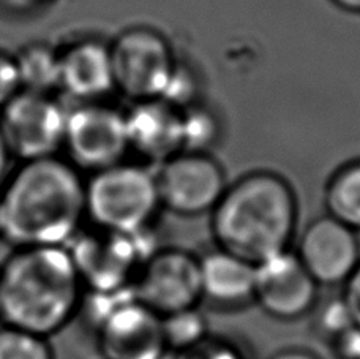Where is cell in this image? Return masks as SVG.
I'll list each match as a JSON object with an SVG mask.
<instances>
[{
  "label": "cell",
  "mask_w": 360,
  "mask_h": 359,
  "mask_svg": "<svg viewBox=\"0 0 360 359\" xmlns=\"http://www.w3.org/2000/svg\"><path fill=\"white\" fill-rule=\"evenodd\" d=\"M84 217L86 181L60 156L19 162L0 185V232L16 247H65Z\"/></svg>",
  "instance_id": "1"
},
{
  "label": "cell",
  "mask_w": 360,
  "mask_h": 359,
  "mask_svg": "<svg viewBox=\"0 0 360 359\" xmlns=\"http://www.w3.org/2000/svg\"><path fill=\"white\" fill-rule=\"evenodd\" d=\"M210 214L215 246L258 265L291 248L299 204L285 177L253 171L228 185Z\"/></svg>",
  "instance_id": "2"
},
{
  "label": "cell",
  "mask_w": 360,
  "mask_h": 359,
  "mask_svg": "<svg viewBox=\"0 0 360 359\" xmlns=\"http://www.w3.org/2000/svg\"><path fill=\"white\" fill-rule=\"evenodd\" d=\"M82 291L67 247H18L0 269V317L11 328L48 337L76 315Z\"/></svg>",
  "instance_id": "3"
},
{
  "label": "cell",
  "mask_w": 360,
  "mask_h": 359,
  "mask_svg": "<svg viewBox=\"0 0 360 359\" xmlns=\"http://www.w3.org/2000/svg\"><path fill=\"white\" fill-rule=\"evenodd\" d=\"M160 208L157 179L141 165L120 162L86 181V215L95 228L124 234L149 232Z\"/></svg>",
  "instance_id": "4"
},
{
  "label": "cell",
  "mask_w": 360,
  "mask_h": 359,
  "mask_svg": "<svg viewBox=\"0 0 360 359\" xmlns=\"http://www.w3.org/2000/svg\"><path fill=\"white\" fill-rule=\"evenodd\" d=\"M84 290L92 294H114L131 290L141 266L158 250L149 232L124 234L95 228L78 233L67 247Z\"/></svg>",
  "instance_id": "5"
},
{
  "label": "cell",
  "mask_w": 360,
  "mask_h": 359,
  "mask_svg": "<svg viewBox=\"0 0 360 359\" xmlns=\"http://www.w3.org/2000/svg\"><path fill=\"white\" fill-rule=\"evenodd\" d=\"M94 322L105 359H162L166 350L162 317L134 299L131 290L92 294Z\"/></svg>",
  "instance_id": "6"
},
{
  "label": "cell",
  "mask_w": 360,
  "mask_h": 359,
  "mask_svg": "<svg viewBox=\"0 0 360 359\" xmlns=\"http://www.w3.org/2000/svg\"><path fill=\"white\" fill-rule=\"evenodd\" d=\"M114 87L133 103L162 99L176 68L171 44L160 32L131 27L109 44Z\"/></svg>",
  "instance_id": "7"
},
{
  "label": "cell",
  "mask_w": 360,
  "mask_h": 359,
  "mask_svg": "<svg viewBox=\"0 0 360 359\" xmlns=\"http://www.w3.org/2000/svg\"><path fill=\"white\" fill-rule=\"evenodd\" d=\"M65 124L67 106L48 94L19 91L0 110V133L19 162L59 156Z\"/></svg>",
  "instance_id": "8"
},
{
  "label": "cell",
  "mask_w": 360,
  "mask_h": 359,
  "mask_svg": "<svg viewBox=\"0 0 360 359\" xmlns=\"http://www.w3.org/2000/svg\"><path fill=\"white\" fill-rule=\"evenodd\" d=\"M62 151L76 170L90 175L124 162L130 151L125 114L103 101L67 108Z\"/></svg>",
  "instance_id": "9"
},
{
  "label": "cell",
  "mask_w": 360,
  "mask_h": 359,
  "mask_svg": "<svg viewBox=\"0 0 360 359\" xmlns=\"http://www.w3.org/2000/svg\"><path fill=\"white\" fill-rule=\"evenodd\" d=\"M134 299L158 317L201 306L199 258L188 250L163 247L141 266L131 286Z\"/></svg>",
  "instance_id": "10"
},
{
  "label": "cell",
  "mask_w": 360,
  "mask_h": 359,
  "mask_svg": "<svg viewBox=\"0 0 360 359\" xmlns=\"http://www.w3.org/2000/svg\"><path fill=\"white\" fill-rule=\"evenodd\" d=\"M155 179L162 208L182 217L212 213L228 187L221 165L205 152L177 153Z\"/></svg>",
  "instance_id": "11"
},
{
  "label": "cell",
  "mask_w": 360,
  "mask_h": 359,
  "mask_svg": "<svg viewBox=\"0 0 360 359\" xmlns=\"http://www.w3.org/2000/svg\"><path fill=\"white\" fill-rule=\"evenodd\" d=\"M319 288L292 248L255 266V304L280 322L310 315L319 299Z\"/></svg>",
  "instance_id": "12"
},
{
  "label": "cell",
  "mask_w": 360,
  "mask_h": 359,
  "mask_svg": "<svg viewBox=\"0 0 360 359\" xmlns=\"http://www.w3.org/2000/svg\"><path fill=\"white\" fill-rule=\"evenodd\" d=\"M294 252L319 286H342L359 265L360 241L354 229L324 215L305 228Z\"/></svg>",
  "instance_id": "13"
},
{
  "label": "cell",
  "mask_w": 360,
  "mask_h": 359,
  "mask_svg": "<svg viewBox=\"0 0 360 359\" xmlns=\"http://www.w3.org/2000/svg\"><path fill=\"white\" fill-rule=\"evenodd\" d=\"M59 91L75 103L101 101L115 91L109 44L89 37L59 48Z\"/></svg>",
  "instance_id": "14"
},
{
  "label": "cell",
  "mask_w": 360,
  "mask_h": 359,
  "mask_svg": "<svg viewBox=\"0 0 360 359\" xmlns=\"http://www.w3.org/2000/svg\"><path fill=\"white\" fill-rule=\"evenodd\" d=\"M198 258L201 304L223 312L242 310L255 304L256 265L217 246Z\"/></svg>",
  "instance_id": "15"
},
{
  "label": "cell",
  "mask_w": 360,
  "mask_h": 359,
  "mask_svg": "<svg viewBox=\"0 0 360 359\" xmlns=\"http://www.w3.org/2000/svg\"><path fill=\"white\" fill-rule=\"evenodd\" d=\"M130 151L152 162L163 163L184 152L182 111L163 100H144L133 103L125 113Z\"/></svg>",
  "instance_id": "16"
},
{
  "label": "cell",
  "mask_w": 360,
  "mask_h": 359,
  "mask_svg": "<svg viewBox=\"0 0 360 359\" xmlns=\"http://www.w3.org/2000/svg\"><path fill=\"white\" fill-rule=\"evenodd\" d=\"M13 57L21 91L48 95L59 91V48L46 42H32Z\"/></svg>",
  "instance_id": "17"
},
{
  "label": "cell",
  "mask_w": 360,
  "mask_h": 359,
  "mask_svg": "<svg viewBox=\"0 0 360 359\" xmlns=\"http://www.w3.org/2000/svg\"><path fill=\"white\" fill-rule=\"evenodd\" d=\"M324 204L327 215L360 232V160L333 172L327 182Z\"/></svg>",
  "instance_id": "18"
},
{
  "label": "cell",
  "mask_w": 360,
  "mask_h": 359,
  "mask_svg": "<svg viewBox=\"0 0 360 359\" xmlns=\"http://www.w3.org/2000/svg\"><path fill=\"white\" fill-rule=\"evenodd\" d=\"M162 331L166 350L169 353L188 350L210 336L209 322L199 307L162 317Z\"/></svg>",
  "instance_id": "19"
},
{
  "label": "cell",
  "mask_w": 360,
  "mask_h": 359,
  "mask_svg": "<svg viewBox=\"0 0 360 359\" xmlns=\"http://www.w3.org/2000/svg\"><path fill=\"white\" fill-rule=\"evenodd\" d=\"M311 315L313 331L316 332L318 337L323 339L329 345H332L337 339H340L356 326L342 294L326 299H318L316 306L311 310Z\"/></svg>",
  "instance_id": "20"
},
{
  "label": "cell",
  "mask_w": 360,
  "mask_h": 359,
  "mask_svg": "<svg viewBox=\"0 0 360 359\" xmlns=\"http://www.w3.org/2000/svg\"><path fill=\"white\" fill-rule=\"evenodd\" d=\"M0 359H54L46 337L5 326L0 329Z\"/></svg>",
  "instance_id": "21"
},
{
  "label": "cell",
  "mask_w": 360,
  "mask_h": 359,
  "mask_svg": "<svg viewBox=\"0 0 360 359\" xmlns=\"http://www.w3.org/2000/svg\"><path fill=\"white\" fill-rule=\"evenodd\" d=\"M218 124L212 113L198 106L182 111L184 152H204L217 139Z\"/></svg>",
  "instance_id": "22"
},
{
  "label": "cell",
  "mask_w": 360,
  "mask_h": 359,
  "mask_svg": "<svg viewBox=\"0 0 360 359\" xmlns=\"http://www.w3.org/2000/svg\"><path fill=\"white\" fill-rule=\"evenodd\" d=\"M171 359H248L239 344L226 337L209 336L201 344L180 353H171Z\"/></svg>",
  "instance_id": "23"
},
{
  "label": "cell",
  "mask_w": 360,
  "mask_h": 359,
  "mask_svg": "<svg viewBox=\"0 0 360 359\" xmlns=\"http://www.w3.org/2000/svg\"><path fill=\"white\" fill-rule=\"evenodd\" d=\"M198 84L195 76L191 75L188 68L176 63L174 72H172L168 86H166L162 99L166 103L184 111L186 108L193 106V101L196 99Z\"/></svg>",
  "instance_id": "24"
},
{
  "label": "cell",
  "mask_w": 360,
  "mask_h": 359,
  "mask_svg": "<svg viewBox=\"0 0 360 359\" xmlns=\"http://www.w3.org/2000/svg\"><path fill=\"white\" fill-rule=\"evenodd\" d=\"M21 91L13 54L0 49V110Z\"/></svg>",
  "instance_id": "25"
},
{
  "label": "cell",
  "mask_w": 360,
  "mask_h": 359,
  "mask_svg": "<svg viewBox=\"0 0 360 359\" xmlns=\"http://www.w3.org/2000/svg\"><path fill=\"white\" fill-rule=\"evenodd\" d=\"M342 298L357 328H360V261L348 280L342 285Z\"/></svg>",
  "instance_id": "26"
},
{
  "label": "cell",
  "mask_w": 360,
  "mask_h": 359,
  "mask_svg": "<svg viewBox=\"0 0 360 359\" xmlns=\"http://www.w3.org/2000/svg\"><path fill=\"white\" fill-rule=\"evenodd\" d=\"M54 2H57V0H0V6L6 11L27 15V13L44 8V6Z\"/></svg>",
  "instance_id": "27"
},
{
  "label": "cell",
  "mask_w": 360,
  "mask_h": 359,
  "mask_svg": "<svg viewBox=\"0 0 360 359\" xmlns=\"http://www.w3.org/2000/svg\"><path fill=\"white\" fill-rule=\"evenodd\" d=\"M270 359H321L314 351L308 348H300V347H289L283 348L270 358Z\"/></svg>",
  "instance_id": "28"
},
{
  "label": "cell",
  "mask_w": 360,
  "mask_h": 359,
  "mask_svg": "<svg viewBox=\"0 0 360 359\" xmlns=\"http://www.w3.org/2000/svg\"><path fill=\"white\" fill-rule=\"evenodd\" d=\"M11 156L8 149H6V144L2 138V133H0V185L5 181V177L8 176L10 172V162H11Z\"/></svg>",
  "instance_id": "29"
},
{
  "label": "cell",
  "mask_w": 360,
  "mask_h": 359,
  "mask_svg": "<svg viewBox=\"0 0 360 359\" xmlns=\"http://www.w3.org/2000/svg\"><path fill=\"white\" fill-rule=\"evenodd\" d=\"M337 8L352 15H360V0H330Z\"/></svg>",
  "instance_id": "30"
},
{
  "label": "cell",
  "mask_w": 360,
  "mask_h": 359,
  "mask_svg": "<svg viewBox=\"0 0 360 359\" xmlns=\"http://www.w3.org/2000/svg\"><path fill=\"white\" fill-rule=\"evenodd\" d=\"M356 359H360V348H359V353H357V356H356Z\"/></svg>",
  "instance_id": "31"
},
{
  "label": "cell",
  "mask_w": 360,
  "mask_h": 359,
  "mask_svg": "<svg viewBox=\"0 0 360 359\" xmlns=\"http://www.w3.org/2000/svg\"><path fill=\"white\" fill-rule=\"evenodd\" d=\"M0 238H2V232H0Z\"/></svg>",
  "instance_id": "32"
}]
</instances>
